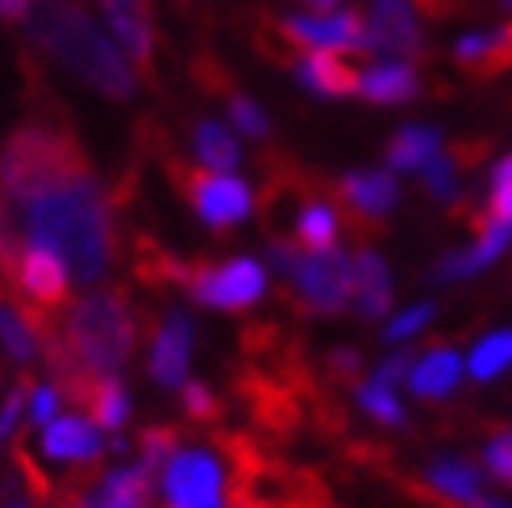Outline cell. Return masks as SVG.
I'll use <instances>...</instances> for the list:
<instances>
[{"label": "cell", "mask_w": 512, "mask_h": 508, "mask_svg": "<svg viewBox=\"0 0 512 508\" xmlns=\"http://www.w3.org/2000/svg\"><path fill=\"white\" fill-rule=\"evenodd\" d=\"M21 246L55 250L92 288L113 263V217L88 155L67 130L30 121L0 150V271Z\"/></svg>", "instance_id": "cell-1"}, {"label": "cell", "mask_w": 512, "mask_h": 508, "mask_svg": "<svg viewBox=\"0 0 512 508\" xmlns=\"http://www.w3.org/2000/svg\"><path fill=\"white\" fill-rule=\"evenodd\" d=\"M138 346V313L121 292H96L71 304L63 321H50L42 354L59 396L80 404L92 379H117Z\"/></svg>", "instance_id": "cell-2"}, {"label": "cell", "mask_w": 512, "mask_h": 508, "mask_svg": "<svg viewBox=\"0 0 512 508\" xmlns=\"http://www.w3.org/2000/svg\"><path fill=\"white\" fill-rule=\"evenodd\" d=\"M30 34L50 59L71 67L100 96H113V100L134 96L130 59L96 30V21L88 17L80 0H38L30 13Z\"/></svg>", "instance_id": "cell-3"}, {"label": "cell", "mask_w": 512, "mask_h": 508, "mask_svg": "<svg viewBox=\"0 0 512 508\" xmlns=\"http://www.w3.org/2000/svg\"><path fill=\"white\" fill-rule=\"evenodd\" d=\"M271 263L288 279L304 313H342L350 300V259L334 250H300L288 238H271Z\"/></svg>", "instance_id": "cell-4"}, {"label": "cell", "mask_w": 512, "mask_h": 508, "mask_svg": "<svg viewBox=\"0 0 512 508\" xmlns=\"http://www.w3.org/2000/svg\"><path fill=\"white\" fill-rule=\"evenodd\" d=\"M179 284L184 292L204 304V309H225L238 313L259 304L267 292V271L254 259H229V263H184L179 267Z\"/></svg>", "instance_id": "cell-5"}, {"label": "cell", "mask_w": 512, "mask_h": 508, "mask_svg": "<svg viewBox=\"0 0 512 508\" xmlns=\"http://www.w3.org/2000/svg\"><path fill=\"white\" fill-rule=\"evenodd\" d=\"M5 275H9L13 292L21 296L17 304L34 317V325L46 334V325L55 321V313L71 296V275H67L63 259L55 250H46V246H21L13 254V263L5 267Z\"/></svg>", "instance_id": "cell-6"}, {"label": "cell", "mask_w": 512, "mask_h": 508, "mask_svg": "<svg viewBox=\"0 0 512 508\" xmlns=\"http://www.w3.org/2000/svg\"><path fill=\"white\" fill-rule=\"evenodd\" d=\"M175 188L184 192V200L192 205V213L209 225V230H234L250 217V188L238 175H221V171H204V167H171Z\"/></svg>", "instance_id": "cell-7"}, {"label": "cell", "mask_w": 512, "mask_h": 508, "mask_svg": "<svg viewBox=\"0 0 512 508\" xmlns=\"http://www.w3.org/2000/svg\"><path fill=\"white\" fill-rule=\"evenodd\" d=\"M292 50H367V25L354 9L317 17H279L271 55L292 59Z\"/></svg>", "instance_id": "cell-8"}, {"label": "cell", "mask_w": 512, "mask_h": 508, "mask_svg": "<svg viewBox=\"0 0 512 508\" xmlns=\"http://www.w3.org/2000/svg\"><path fill=\"white\" fill-rule=\"evenodd\" d=\"M167 508H225V467L200 446H179L163 467Z\"/></svg>", "instance_id": "cell-9"}, {"label": "cell", "mask_w": 512, "mask_h": 508, "mask_svg": "<svg viewBox=\"0 0 512 508\" xmlns=\"http://www.w3.org/2000/svg\"><path fill=\"white\" fill-rule=\"evenodd\" d=\"M363 25H367V50L392 55L396 63L425 55L421 25L413 17V0H371V17Z\"/></svg>", "instance_id": "cell-10"}, {"label": "cell", "mask_w": 512, "mask_h": 508, "mask_svg": "<svg viewBox=\"0 0 512 508\" xmlns=\"http://www.w3.org/2000/svg\"><path fill=\"white\" fill-rule=\"evenodd\" d=\"M396 196H400L396 175L379 167H358L338 180V200L363 230H375V225L388 221V213L396 209Z\"/></svg>", "instance_id": "cell-11"}, {"label": "cell", "mask_w": 512, "mask_h": 508, "mask_svg": "<svg viewBox=\"0 0 512 508\" xmlns=\"http://www.w3.org/2000/svg\"><path fill=\"white\" fill-rule=\"evenodd\" d=\"M100 5H105L121 55L142 71L155 67V13H150V0H100Z\"/></svg>", "instance_id": "cell-12"}, {"label": "cell", "mask_w": 512, "mask_h": 508, "mask_svg": "<svg viewBox=\"0 0 512 508\" xmlns=\"http://www.w3.org/2000/svg\"><path fill=\"white\" fill-rule=\"evenodd\" d=\"M192 321L184 313H167V321L155 329L150 342V375L163 388H184L188 384V359H192Z\"/></svg>", "instance_id": "cell-13"}, {"label": "cell", "mask_w": 512, "mask_h": 508, "mask_svg": "<svg viewBox=\"0 0 512 508\" xmlns=\"http://www.w3.org/2000/svg\"><path fill=\"white\" fill-rule=\"evenodd\" d=\"M296 80L317 96H358V71L334 50H304L288 59Z\"/></svg>", "instance_id": "cell-14"}, {"label": "cell", "mask_w": 512, "mask_h": 508, "mask_svg": "<svg viewBox=\"0 0 512 508\" xmlns=\"http://www.w3.org/2000/svg\"><path fill=\"white\" fill-rule=\"evenodd\" d=\"M454 63L475 80H492V75L512 67V21L496 25L488 34H467L454 46Z\"/></svg>", "instance_id": "cell-15"}, {"label": "cell", "mask_w": 512, "mask_h": 508, "mask_svg": "<svg viewBox=\"0 0 512 508\" xmlns=\"http://www.w3.org/2000/svg\"><path fill=\"white\" fill-rule=\"evenodd\" d=\"M350 300H358V313L367 321L388 317L392 309V275L388 263L375 250H358L350 259Z\"/></svg>", "instance_id": "cell-16"}, {"label": "cell", "mask_w": 512, "mask_h": 508, "mask_svg": "<svg viewBox=\"0 0 512 508\" xmlns=\"http://www.w3.org/2000/svg\"><path fill=\"white\" fill-rule=\"evenodd\" d=\"M42 450H46V459H55V463L84 467V463L100 459V434L84 417H55L42 429Z\"/></svg>", "instance_id": "cell-17"}, {"label": "cell", "mask_w": 512, "mask_h": 508, "mask_svg": "<svg viewBox=\"0 0 512 508\" xmlns=\"http://www.w3.org/2000/svg\"><path fill=\"white\" fill-rule=\"evenodd\" d=\"M421 92V75L413 63H371L358 71V96H367L371 105H408Z\"/></svg>", "instance_id": "cell-18"}, {"label": "cell", "mask_w": 512, "mask_h": 508, "mask_svg": "<svg viewBox=\"0 0 512 508\" xmlns=\"http://www.w3.org/2000/svg\"><path fill=\"white\" fill-rule=\"evenodd\" d=\"M425 492L446 508H475L483 500V475L463 459H442L425 471Z\"/></svg>", "instance_id": "cell-19"}, {"label": "cell", "mask_w": 512, "mask_h": 508, "mask_svg": "<svg viewBox=\"0 0 512 508\" xmlns=\"http://www.w3.org/2000/svg\"><path fill=\"white\" fill-rule=\"evenodd\" d=\"M458 379H463V359H458V350L450 346H433L421 363H413L408 371V384L421 400H442L458 388Z\"/></svg>", "instance_id": "cell-20"}, {"label": "cell", "mask_w": 512, "mask_h": 508, "mask_svg": "<svg viewBox=\"0 0 512 508\" xmlns=\"http://www.w3.org/2000/svg\"><path fill=\"white\" fill-rule=\"evenodd\" d=\"M300 250H334L338 246V213L321 196H304L296 209V230L292 238Z\"/></svg>", "instance_id": "cell-21"}, {"label": "cell", "mask_w": 512, "mask_h": 508, "mask_svg": "<svg viewBox=\"0 0 512 508\" xmlns=\"http://www.w3.org/2000/svg\"><path fill=\"white\" fill-rule=\"evenodd\" d=\"M0 346L17 363H34L42 350V329L17 300H0Z\"/></svg>", "instance_id": "cell-22"}, {"label": "cell", "mask_w": 512, "mask_h": 508, "mask_svg": "<svg viewBox=\"0 0 512 508\" xmlns=\"http://www.w3.org/2000/svg\"><path fill=\"white\" fill-rule=\"evenodd\" d=\"M442 150V134L429 130V125H408L396 130V138L388 142V167L392 171H425Z\"/></svg>", "instance_id": "cell-23"}, {"label": "cell", "mask_w": 512, "mask_h": 508, "mask_svg": "<svg viewBox=\"0 0 512 508\" xmlns=\"http://www.w3.org/2000/svg\"><path fill=\"white\" fill-rule=\"evenodd\" d=\"M150 471L142 467H121L100 484L92 508H150Z\"/></svg>", "instance_id": "cell-24"}, {"label": "cell", "mask_w": 512, "mask_h": 508, "mask_svg": "<svg viewBox=\"0 0 512 508\" xmlns=\"http://www.w3.org/2000/svg\"><path fill=\"white\" fill-rule=\"evenodd\" d=\"M80 404L92 413V421H96L100 429H109V434L130 421V396H125L121 379H92Z\"/></svg>", "instance_id": "cell-25"}, {"label": "cell", "mask_w": 512, "mask_h": 508, "mask_svg": "<svg viewBox=\"0 0 512 508\" xmlns=\"http://www.w3.org/2000/svg\"><path fill=\"white\" fill-rule=\"evenodd\" d=\"M192 142H196V155H200L204 171H221V175H229V171L242 163L238 138L229 134L225 125H217V121H200V125H196V134H192Z\"/></svg>", "instance_id": "cell-26"}, {"label": "cell", "mask_w": 512, "mask_h": 508, "mask_svg": "<svg viewBox=\"0 0 512 508\" xmlns=\"http://www.w3.org/2000/svg\"><path fill=\"white\" fill-rule=\"evenodd\" d=\"M508 367H512V329H500V334L483 338V342L471 350V363H467V371H471L475 379H496V375L508 371Z\"/></svg>", "instance_id": "cell-27"}, {"label": "cell", "mask_w": 512, "mask_h": 508, "mask_svg": "<svg viewBox=\"0 0 512 508\" xmlns=\"http://www.w3.org/2000/svg\"><path fill=\"white\" fill-rule=\"evenodd\" d=\"M475 225H504L512 230V155L500 159V167L492 171V192H488V209L479 213Z\"/></svg>", "instance_id": "cell-28"}, {"label": "cell", "mask_w": 512, "mask_h": 508, "mask_svg": "<svg viewBox=\"0 0 512 508\" xmlns=\"http://www.w3.org/2000/svg\"><path fill=\"white\" fill-rule=\"evenodd\" d=\"M175 450H179V429H171V425L146 429L142 434V471L163 475V467L175 459Z\"/></svg>", "instance_id": "cell-29"}, {"label": "cell", "mask_w": 512, "mask_h": 508, "mask_svg": "<svg viewBox=\"0 0 512 508\" xmlns=\"http://www.w3.org/2000/svg\"><path fill=\"white\" fill-rule=\"evenodd\" d=\"M358 404L375 417V421H383V425H404V409H400V400H396V392L392 388H383L379 379H363L358 384Z\"/></svg>", "instance_id": "cell-30"}, {"label": "cell", "mask_w": 512, "mask_h": 508, "mask_svg": "<svg viewBox=\"0 0 512 508\" xmlns=\"http://www.w3.org/2000/svg\"><path fill=\"white\" fill-rule=\"evenodd\" d=\"M225 109H229V117H234V125L246 134V138H267L271 134V121H267V113L254 105V100L246 96V92H238V88H229L225 92Z\"/></svg>", "instance_id": "cell-31"}, {"label": "cell", "mask_w": 512, "mask_h": 508, "mask_svg": "<svg viewBox=\"0 0 512 508\" xmlns=\"http://www.w3.org/2000/svg\"><path fill=\"white\" fill-rule=\"evenodd\" d=\"M483 467H488L500 484L512 488V429H500V434L483 446Z\"/></svg>", "instance_id": "cell-32"}, {"label": "cell", "mask_w": 512, "mask_h": 508, "mask_svg": "<svg viewBox=\"0 0 512 508\" xmlns=\"http://www.w3.org/2000/svg\"><path fill=\"white\" fill-rule=\"evenodd\" d=\"M433 321V304H413L408 313H400L392 325H388V342H404V338H417L421 329Z\"/></svg>", "instance_id": "cell-33"}, {"label": "cell", "mask_w": 512, "mask_h": 508, "mask_svg": "<svg viewBox=\"0 0 512 508\" xmlns=\"http://www.w3.org/2000/svg\"><path fill=\"white\" fill-rule=\"evenodd\" d=\"M179 396H184L188 417H196V421H213L217 417V396L204 388V384H196V379H188V384L179 388Z\"/></svg>", "instance_id": "cell-34"}, {"label": "cell", "mask_w": 512, "mask_h": 508, "mask_svg": "<svg viewBox=\"0 0 512 508\" xmlns=\"http://www.w3.org/2000/svg\"><path fill=\"white\" fill-rule=\"evenodd\" d=\"M59 388L55 384H46V388H30V404H25V409H30V421L42 429V425H50L55 421V413H59Z\"/></svg>", "instance_id": "cell-35"}, {"label": "cell", "mask_w": 512, "mask_h": 508, "mask_svg": "<svg viewBox=\"0 0 512 508\" xmlns=\"http://www.w3.org/2000/svg\"><path fill=\"white\" fill-rule=\"evenodd\" d=\"M25 404H30V384H17L5 400H0V442H9L17 417L25 413Z\"/></svg>", "instance_id": "cell-36"}, {"label": "cell", "mask_w": 512, "mask_h": 508, "mask_svg": "<svg viewBox=\"0 0 512 508\" xmlns=\"http://www.w3.org/2000/svg\"><path fill=\"white\" fill-rule=\"evenodd\" d=\"M408 371H413V354L400 350V354H392V359H383L379 371H375L371 379H379L383 388H392V392H396L400 384H408Z\"/></svg>", "instance_id": "cell-37"}, {"label": "cell", "mask_w": 512, "mask_h": 508, "mask_svg": "<svg viewBox=\"0 0 512 508\" xmlns=\"http://www.w3.org/2000/svg\"><path fill=\"white\" fill-rule=\"evenodd\" d=\"M329 367H334L338 379H354V371L363 367V359H358L354 350H338V354H329Z\"/></svg>", "instance_id": "cell-38"}, {"label": "cell", "mask_w": 512, "mask_h": 508, "mask_svg": "<svg viewBox=\"0 0 512 508\" xmlns=\"http://www.w3.org/2000/svg\"><path fill=\"white\" fill-rule=\"evenodd\" d=\"M34 13V0H0V21H25Z\"/></svg>", "instance_id": "cell-39"}, {"label": "cell", "mask_w": 512, "mask_h": 508, "mask_svg": "<svg viewBox=\"0 0 512 508\" xmlns=\"http://www.w3.org/2000/svg\"><path fill=\"white\" fill-rule=\"evenodd\" d=\"M300 5H309V9H317V13H334L342 0H300Z\"/></svg>", "instance_id": "cell-40"}, {"label": "cell", "mask_w": 512, "mask_h": 508, "mask_svg": "<svg viewBox=\"0 0 512 508\" xmlns=\"http://www.w3.org/2000/svg\"><path fill=\"white\" fill-rule=\"evenodd\" d=\"M475 508H512V504H504V500H479Z\"/></svg>", "instance_id": "cell-41"}, {"label": "cell", "mask_w": 512, "mask_h": 508, "mask_svg": "<svg viewBox=\"0 0 512 508\" xmlns=\"http://www.w3.org/2000/svg\"><path fill=\"white\" fill-rule=\"evenodd\" d=\"M63 508H92V500H80V496H75V500H67Z\"/></svg>", "instance_id": "cell-42"}, {"label": "cell", "mask_w": 512, "mask_h": 508, "mask_svg": "<svg viewBox=\"0 0 512 508\" xmlns=\"http://www.w3.org/2000/svg\"><path fill=\"white\" fill-rule=\"evenodd\" d=\"M421 5H425V9H433V13H438L442 5H450V0H421Z\"/></svg>", "instance_id": "cell-43"}, {"label": "cell", "mask_w": 512, "mask_h": 508, "mask_svg": "<svg viewBox=\"0 0 512 508\" xmlns=\"http://www.w3.org/2000/svg\"><path fill=\"white\" fill-rule=\"evenodd\" d=\"M500 5H504V9H508V13H512V0H500Z\"/></svg>", "instance_id": "cell-44"}, {"label": "cell", "mask_w": 512, "mask_h": 508, "mask_svg": "<svg viewBox=\"0 0 512 508\" xmlns=\"http://www.w3.org/2000/svg\"><path fill=\"white\" fill-rule=\"evenodd\" d=\"M9 508H25V504H9Z\"/></svg>", "instance_id": "cell-45"}]
</instances>
